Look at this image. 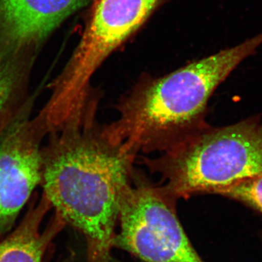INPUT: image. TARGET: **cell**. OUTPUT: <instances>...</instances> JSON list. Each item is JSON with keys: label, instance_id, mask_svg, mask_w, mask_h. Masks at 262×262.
Segmentation results:
<instances>
[{"label": "cell", "instance_id": "6da1fadb", "mask_svg": "<svg viewBox=\"0 0 262 262\" xmlns=\"http://www.w3.org/2000/svg\"><path fill=\"white\" fill-rule=\"evenodd\" d=\"M98 98L50 131L43 146L42 195L56 214L83 234L89 262H110L122 198L137 155L96 121Z\"/></svg>", "mask_w": 262, "mask_h": 262}, {"label": "cell", "instance_id": "7a4b0ae2", "mask_svg": "<svg viewBox=\"0 0 262 262\" xmlns=\"http://www.w3.org/2000/svg\"><path fill=\"white\" fill-rule=\"evenodd\" d=\"M261 44L262 32L168 75L144 76L119 101L118 118L106 125L108 135L136 155L163 153L185 140L207 125L215 89Z\"/></svg>", "mask_w": 262, "mask_h": 262}, {"label": "cell", "instance_id": "3957f363", "mask_svg": "<svg viewBox=\"0 0 262 262\" xmlns=\"http://www.w3.org/2000/svg\"><path fill=\"white\" fill-rule=\"evenodd\" d=\"M142 163L161 176L176 198L220 194L246 179L262 176V120L260 117L228 125H207Z\"/></svg>", "mask_w": 262, "mask_h": 262}, {"label": "cell", "instance_id": "277c9868", "mask_svg": "<svg viewBox=\"0 0 262 262\" xmlns=\"http://www.w3.org/2000/svg\"><path fill=\"white\" fill-rule=\"evenodd\" d=\"M162 0H97L80 44L56 83L48 107L64 120L94 91L91 80L103 62L149 18Z\"/></svg>", "mask_w": 262, "mask_h": 262}, {"label": "cell", "instance_id": "5b68a950", "mask_svg": "<svg viewBox=\"0 0 262 262\" xmlns=\"http://www.w3.org/2000/svg\"><path fill=\"white\" fill-rule=\"evenodd\" d=\"M165 187L131 186L120 205V229L114 246L146 262H204L193 248Z\"/></svg>", "mask_w": 262, "mask_h": 262}, {"label": "cell", "instance_id": "8992f818", "mask_svg": "<svg viewBox=\"0 0 262 262\" xmlns=\"http://www.w3.org/2000/svg\"><path fill=\"white\" fill-rule=\"evenodd\" d=\"M32 103L0 136V238L13 227L42 177L47 117H32Z\"/></svg>", "mask_w": 262, "mask_h": 262}, {"label": "cell", "instance_id": "52a82bcc", "mask_svg": "<svg viewBox=\"0 0 262 262\" xmlns=\"http://www.w3.org/2000/svg\"><path fill=\"white\" fill-rule=\"evenodd\" d=\"M89 0H0V52L36 57L48 36Z\"/></svg>", "mask_w": 262, "mask_h": 262}, {"label": "cell", "instance_id": "ba28073f", "mask_svg": "<svg viewBox=\"0 0 262 262\" xmlns=\"http://www.w3.org/2000/svg\"><path fill=\"white\" fill-rule=\"evenodd\" d=\"M51 208L43 195L33 205L18 227L0 241V262H42L48 246L64 223L56 214L48 227L41 230L42 220Z\"/></svg>", "mask_w": 262, "mask_h": 262}, {"label": "cell", "instance_id": "9c48e42d", "mask_svg": "<svg viewBox=\"0 0 262 262\" xmlns=\"http://www.w3.org/2000/svg\"><path fill=\"white\" fill-rule=\"evenodd\" d=\"M34 61L0 53V136L34 101L29 85Z\"/></svg>", "mask_w": 262, "mask_h": 262}, {"label": "cell", "instance_id": "30bf717a", "mask_svg": "<svg viewBox=\"0 0 262 262\" xmlns=\"http://www.w3.org/2000/svg\"><path fill=\"white\" fill-rule=\"evenodd\" d=\"M219 195L239 202L262 213V176L234 184Z\"/></svg>", "mask_w": 262, "mask_h": 262}]
</instances>
